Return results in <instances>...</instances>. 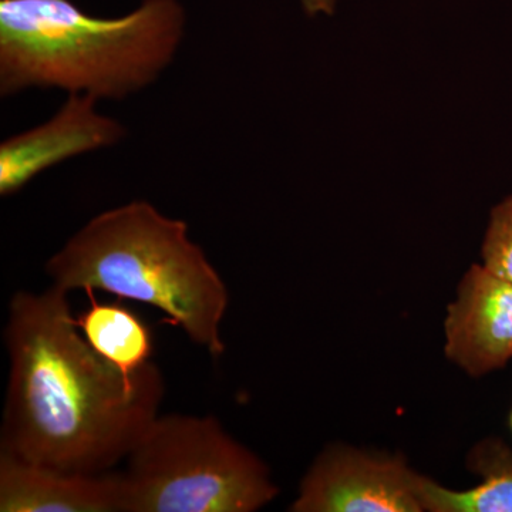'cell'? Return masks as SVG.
Segmentation results:
<instances>
[{
    "label": "cell",
    "instance_id": "cell-1",
    "mask_svg": "<svg viewBox=\"0 0 512 512\" xmlns=\"http://www.w3.org/2000/svg\"><path fill=\"white\" fill-rule=\"evenodd\" d=\"M3 340L9 379L0 454L67 473H107L160 416V367L150 362L126 375L100 356L59 286L15 292Z\"/></svg>",
    "mask_w": 512,
    "mask_h": 512
},
{
    "label": "cell",
    "instance_id": "cell-2",
    "mask_svg": "<svg viewBox=\"0 0 512 512\" xmlns=\"http://www.w3.org/2000/svg\"><path fill=\"white\" fill-rule=\"evenodd\" d=\"M185 23L180 0H143L120 18L72 0H0V96L37 87L126 99L173 63Z\"/></svg>",
    "mask_w": 512,
    "mask_h": 512
},
{
    "label": "cell",
    "instance_id": "cell-3",
    "mask_svg": "<svg viewBox=\"0 0 512 512\" xmlns=\"http://www.w3.org/2000/svg\"><path fill=\"white\" fill-rule=\"evenodd\" d=\"M45 271L69 293L92 289L157 308L212 357L227 350L224 279L190 238L187 222L148 201L100 212L50 256Z\"/></svg>",
    "mask_w": 512,
    "mask_h": 512
},
{
    "label": "cell",
    "instance_id": "cell-4",
    "mask_svg": "<svg viewBox=\"0 0 512 512\" xmlns=\"http://www.w3.org/2000/svg\"><path fill=\"white\" fill-rule=\"evenodd\" d=\"M120 476L124 512H255L279 493L264 461L211 414H160Z\"/></svg>",
    "mask_w": 512,
    "mask_h": 512
},
{
    "label": "cell",
    "instance_id": "cell-5",
    "mask_svg": "<svg viewBox=\"0 0 512 512\" xmlns=\"http://www.w3.org/2000/svg\"><path fill=\"white\" fill-rule=\"evenodd\" d=\"M420 474L402 457L330 446L299 485L291 512H423Z\"/></svg>",
    "mask_w": 512,
    "mask_h": 512
},
{
    "label": "cell",
    "instance_id": "cell-6",
    "mask_svg": "<svg viewBox=\"0 0 512 512\" xmlns=\"http://www.w3.org/2000/svg\"><path fill=\"white\" fill-rule=\"evenodd\" d=\"M97 101L87 94H69L52 119L6 138L0 144V195L12 197L43 171L120 143L126 127L100 114Z\"/></svg>",
    "mask_w": 512,
    "mask_h": 512
},
{
    "label": "cell",
    "instance_id": "cell-7",
    "mask_svg": "<svg viewBox=\"0 0 512 512\" xmlns=\"http://www.w3.org/2000/svg\"><path fill=\"white\" fill-rule=\"evenodd\" d=\"M447 359L471 377L512 360V282L474 264L461 278L444 320Z\"/></svg>",
    "mask_w": 512,
    "mask_h": 512
},
{
    "label": "cell",
    "instance_id": "cell-8",
    "mask_svg": "<svg viewBox=\"0 0 512 512\" xmlns=\"http://www.w3.org/2000/svg\"><path fill=\"white\" fill-rule=\"evenodd\" d=\"M0 512H124L120 471L67 473L0 454Z\"/></svg>",
    "mask_w": 512,
    "mask_h": 512
},
{
    "label": "cell",
    "instance_id": "cell-9",
    "mask_svg": "<svg viewBox=\"0 0 512 512\" xmlns=\"http://www.w3.org/2000/svg\"><path fill=\"white\" fill-rule=\"evenodd\" d=\"M468 466L483 478L470 490H448L421 476L419 494L429 512H512V450L504 441L487 439L471 451Z\"/></svg>",
    "mask_w": 512,
    "mask_h": 512
},
{
    "label": "cell",
    "instance_id": "cell-10",
    "mask_svg": "<svg viewBox=\"0 0 512 512\" xmlns=\"http://www.w3.org/2000/svg\"><path fill=\"white\" fill-rule=\"evenodd\" d=\"M84 292L89 296V309L74 319L90 346L126 375L153 362V335L146 323L123 303H100L97 292Z\"/></svg>",
    "mask_w": 512,
    "mask_h": 512
},
{
    "label": "cell",
    "instance_id": "cell-11",
    "mask_svg": "<svg viewBox=\"0 0 512 512\" xmlns=\"http://www.w3.org/2000/svg\"><path fill=\"white\" fill-rule=\"evenodd\" d=\"M481 258L484 268L512 282V195L491 210Z\"/></svg>",
    "mask_w": 512,
    "mask_h": 512
},
{
    "label": "cell",
    "instance_id": "cell-12",
    "mask_svg": "<svg viewBox=\"0 0 512 512\" xmlns=\"http://www.w3.org/2000/svg\"><path fill=\"white\" fill-rule=\"evenodd\" d=\"M299 2H301L303 12L306 15L316 18V16L333 15L339 0H299Z\"/></svg>",
    "mask_w": 512,
    "mask_h": 512
},
{
    "label": "cell",
    "instance_id": "cell-13",
    "mask_svg": "<svg viewBox=\"0 0 512 512\" xmlns=\"http://www.w3.org/2000/svg\"><path fill=\"white\" fill-rule=\"evenodd\" d=\"M510 430H511V433H512V410H511V413H510Z\"/></svg>",
    "mask_w": 512,
    "mask_h": 512
}]
</instances>
